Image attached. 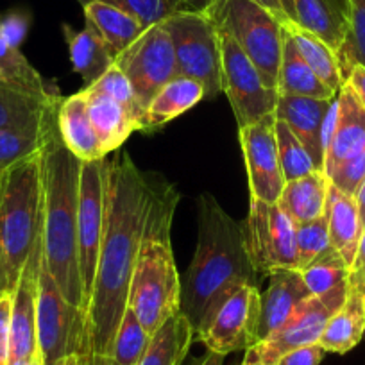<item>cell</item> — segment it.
<instances>
[{
    "mask_svg": "<svg viewBox=\"0 0 365 365\" xmlns=\"http://www.w3.org/2000/svg\"><path fill=\"white\" fill-rule=\"evenodd\" d=\"M149 208V179L128 153L108 165L106 222L86 310V353L111 354Z\"/></svg>",
    "mask_w": 365,
    "mask_h": 365,
    "instance_id": "cell-1",
    "label": "cell"
},
{
    "mask_svg": "<svg viewBox=\"0 0 365 365\" xmlns=\"http://www.w3.org/2000/svg\"><path fill=\"white\" fill-rule=\"evenodd\" d=\"M242 285H258L244 224L227 215L212 194H202L197 201V247L181 279L179 299V312L197 339Z\"/></svg>",
    "mask_w": 365,
    "mask_h": 365,
    "instance_id": "cell-2",
    "label": "cell"
},
{
    "mask_svg": "<svg viewBox=\"0 0 365 365\" xmlns=\"http://www.w3.org/2000/svg\"><path fill=\"white\" fill-rule=\"evenodd\" d=\"M81 167L56 128L40 153L43 262L65 299L86 315L77 244Z\"/></svg>",
    "mask_w": 365,
    "mask_h": 365,
    "instance_id": "cell-3",
    "label": "cell"
},
{
    "mask_svg": "<svg viewBox=\"0 0 365 365\" xmlns=\"http://www.w3.org/2000/svg\"><path fill=\"white\" fill-rule=\"evenodd\" d=\"M149 179V208L142 245L129 283L128 308L150 336L179 314L181 278L170 244V226L179 194L160 175Z\"/></svg>",
    "mask_w": 365,
    "mask_h": 365,
    "instance_id": "cell-4",
    "label": "cell"
},
{
    "mask_svg": "<svg viewBox=\"0 0 365 365\" xmlns=\"http://www.w3.org/2000/svg\"><path fill=\"white\" fill-rule=\"evenodd\" d=\"M41 240L40 153L0 175V296L15 292Z\"/></svg>",
    "mask_w": 365,
    "mask_h": 365,
    "instance_id": "cell-5",
    "label": "cell"
},
{
    "mask_svg": "<svg viewBox=\"0 0 365 365\" xmlns=\"http://www.w3.org/2000/svg\"><path fill=\"white\" fill-rule=\"evenodd\" d=\"M206 15L255 63L267 86L278 91L285 43L283 24L255 0H215Z\"/></svg>",
    "mask_w": 365,
    "mask_h": 365,
    "instance_id": "cell-6",
    "label": "cell"
},
{
    "mask_svg": "<svg viewBox=\"0 0 365 365\" xmlns=\"http://www.w3.org/2000/svg\"><path fill=\"white\" fill-rule=\"evenodd\" d=\"M174 45L178 76L199 81L205 101L222 93V58L215 24L206 13H174L161 20Z\"/></svg>",
    "mask_w": 365,
    "mask_h": 365,
    "instance_id": "cell-7",
    "label": "cell"
},
{
    "mask_svg": "<svg viewBox=\"0 0 365 365\" xmlns=\"http://www.w3.org/2000/svg\"><path fill=\"white\" fill-rule=\"evenodd\" d=\"M36 335L43 365H56L70 354H86V315L65 299L43 258L38 276Z\"/></svg>",
    "mask_w": 365,
    "mask_h": 365,
    "instance_id": "cell-8",
    "label": "cell"
},
{
    "mask_svg": "<svg viewBox=\"0 0 365 365\" xmlns=\"http://www.w3.org/2000/svg\"><path fill=\"white\" fill-rule=\"evenodd\" d=\"M108 165H110V160L103 158L96 161H83V167H81L77 244H79V267L86 310L91 292H93L104 222H106Z\"/></svg>",
    "mask_w": 365,
    "mask_h": 365,
    "instance_id": "cell-9",
    "label": "cell"
},
{
    "mask_svg": "<svg viewBox=\"0 0 365 365\" xmlns=\"http://www.w3.org/2000/svg\"><path fill=\"white\" fill-rule=\"evenodd\" d=\"M347 289H349V279L347 283L322 294V296L308 297L297 307V310L282 329H278L263 342L249 347L245 351L244 360L251 361V364H276L289 351L319 344L331 315L346 301Z\"/></svg>",
    "mask_w": 365,
    "mask_h": 365,
    "instance_id": "cell-10",
    "label": "cell"
},
{
    "mask_svg": "<svg viewBox=\"0 0 365 365\" xmlns=\"http://www.w3.org/2000/svg\"><path fill=\"white\" fill-rule=\"evenodd\" d=\"M219 38L222 58V93H226L233 108L238 129L272 115L278 106V91L267 86L255 63L235 43L233 38L220 31Z\"/></svg>",
    "mask_w": 365,
    "mask_h": 365,
    "instance_id": "cell-11",
    "label": "cell"
},
{
    "mask_svg": "<svg viewBox=\"0 0 365 365\" xmlns=\"http://www.w3.org/2000/svg\"><path fill=\"white\" fill-rule=\"evenodd\" d=\"M115 65L125 73L136 99L145 111L158 91L178 76L174 45L163 22L145 27V31L115 58Z\"/></svg>",
    "mask_w": 365,
    "mask_h": 365,
    "instance_id": "cell-12",
    "label": "cell"
},
{
    "mask_svg": "<svg viewBox=\"0 0 365 365\" xmlns=\"http://www.w3.org/2000/svg\"><path fill=\"white\" fill-rule=\"evenodd\" d=\"M244 227L249 255L258 274L269 276L272 270L297 269L294 222L278 205L251 197Z\"/></svg>",
    "mask_w": 365,
    "mask_h": 365,
    "instance_id": "cell-13",
    "label": "cell"
},
{
    "mask_svg": "<svg viewBox=\"0 0 365 365\" xmlns=\"http://www.w3.org/2000/svg\"><path fill=\"white\" fill-rule=\"evenodd\" d=\"M252 199L276 205L285 187L276 142V115L238 129Z\"/></svg>",
    "mask_w": 365,
    "mask_h": 365,
    "instance_id": "cell-14",
    "label": "cell"
},
{
    "mask_svg": "<svg viewBox=\"0 0 365 365\" xmlns=\"http://www.w3.org/2000/svg\"><path fill=\"white\" fill-rule=\"evenodd\" d=\"M258 319V285H242L224 301L199 340L206 349L222 356L240 349L247 351L256 344Z\"/></svg>",
    "mask_w": 365,
    "mask_h": 365,
    "instance_id": "cell-15",
    "label": "cell"
},
{
    "mask_svg": "<svg viewBox=\"0 0 365 365\" xmlns=\"http://www.w3.org/2000/svg\"><path fill=\"white\" fill-rule=\"evenodd\" d=\"M324 174L365 150V108L344 83L324 122Z\"/></svg>",
    "mask_w": 365,
    "mask_h": 365,
    "instance_id": "cell-16",
    "label": "cell"
},
{
    "mask_svg": "<svg viewBox=\"0 0 365 365\" xmlns=\"http://www.w3.org/2000/svg\"><path fill=\"white\" fill-rule=\"evenodd\" d=\"M43 258V240L36 245L13 292L11 307V358H27L40 353L36 335L38 276Z\"/></svg>",
    "mask_w": 365,
    "mask_h": 365,
    "instance_id": "cell-17",
    "label": "cell"
},
{
    "mask_svg": "<svg viewBox=\"0 0 365 365\" xmlns=\"http://www.w3.org/2000/svg\"><path fill=\"white\" fill-rule=\"evenodd\" d=\"M312 297L297 269H278L269 274V289L259 294L256 344L282 329L303 301ZM255 344V346H256Z\"/></svg>",
    "mask_w": 365,
    "mask_h": 365,
    "instance_id": "cell-18",
    "label": "cell"
},
{
    "mask_svg": "<svg viewBox=\"0 0 365 365\" xmlns=\"http://www.w3.org/2000/svg\"><path fill=\"white\" fill-rule=\"evenodd\" d=\"M335 99V97H333ZM333 99H312L299 96H279L276 118L285 122L314 160L317 170L324 172V122Z\"/></svg>",
    "mask_w": 365,
    "mask_h": 365,
    "instance_id": "cell-19",
    "label": "cell"
},
{
    "mask_svg": "<svg viewBox=\"0 0 365 365\" xmlns=\"http://www.w3.org/2000/svg\"><path fill=\"white\" fill-rule=\"evenodd\" d=\"M294 24L339 52L349 33V0H292Z\"/></svg>",
    "mask_w": 365,
    "mask_h": 365,
    "instance_id": "cell-20",
    "label": "cell"
},
{
    "mask_svg": "<svg viewBox=\"0 0 365 365\" xmlns=\"http://www.w3.org/2000/svg\"><path fill=\"white\" fill-rule=\"evenodd\" d=\"M365 336V290L349 272V289L342 307L331 315L319 346L326 353L346 354Z\"/></svg>",
    "mask_w": 365,
    "mask_h": 365,
    "instance_id": "cell-21",
    "label": "cell"
},
{
    "mask_svg": "<svg viewBox=\"0 0 365 365\" xmlns=\"http://www.w3.org/2000/svg\"><path fill=\"white\" fill-rule=\"evenodd\" d=\"M205 101V88L199 81L185 76H175L153 97L140 118L136 131L154 133L168 122L187 113Z\"/></svg>",
    "mask_w": 365,
    "mask_h": 365,
    "instance_id": "cell-22",
    "label": "cell"
},
{
    "mask_svg": "<svg viewBox=\"0 0 365 365\" xmlns=\"http://www.w3.org/2000/svg\"><path fill=\"white\" fill-rule=\"evenodd\" d=\"M326 220H328L331 247L342 256L346 265L353 269L365 226L361 224L354 197L336 190L331 182H329L328 205H326Z\"/></svg>",
    "mask_w": 365,
    "mask_h": 365,
    "instance_id": "cell-23",
    "label": "cell"
},
{
    "mask_svg": "<svg viewBox=\"0 0 365 365\" xmlns=\"http://www.w3.org/2000/svg\"><path fill=\"white\" fill-rule=\"evenodd\" d=\"M58 131L66 149L81 161H96L106 158L91 125L83 91L73 93L59 103Z\"/></svg>",
    "mask_w": 365,
    "mask_h": 365,
    "instance_id": "cell-24",
    "label": "cell"
},
{
    "mask_svg": "<svg viewBox=\"0 0 365 365\" xmlns=\"http://www.w3.org/2000/svg\"><path fill=\"white\" fill-rule=\"evenodd\" d=\"M81 91L86 99L88 115H90L93 131L99 138L101 149L104 156H108L120 149L131 133L136 131L135 122L129 117L128 110L113 97L91 90V88H84Z\"/></svg>",
    "mask_w": 365,
    "mask_h": 365,
    "instance_id": "cell-25",
    "label": "cell"
},
{
    "mask_svg": "<svg viewBox=\"0 0 365 365\" xmlns=\"http://www.w3.org/2000/svg\"><path fill=\"white\" fill-rule=\"evenodd\" d=\"M328 194V175L321 170H315L303 178L287 181L276 205L290 217L294 224L308 222L326 215Z\"/></svg>",
    "mask_w": 365,
    "mask_h": 365,
    "instance_id": "cell-26",
    "label": "cell"
},
{
    "mask_svg": "<svg viewBox=\"0 0 365 365\" xmlns=\"http://www.w3.org/2000/svg\"><path fill=\"white\" fill-rule=\"evenodd\" d=\"M83 11L86 26L103 38L115 58L145 31V26L135 15L117 8V6L90 2V4L83 6Z\"/></svg>",
    "mask_w": 365,
    "mask_h": 365,
    "instance_id": "cell-27",
    "label": "cell"
},
{
    "mask_svg": "<svg viewBox=\"0 0 365 365\" xmlns=\"http://www.w3.org/2000/svg\"><path fill=\"white\" fill-rule=\"evenodd\" d=\"M63 34L68 45L73 72L83 77L88 86L115 65V56L91 27L86 26L84 29L76 31L68 24H63Z\"/></svg>",
    "mask_w": 365,
    "mask_h": 365,
    "instance_id": "cell-28",
    "label": "cell"
},
{
    "mask_svg": "<svg viewBox=\"0 0 365 365\" xmlns=\"http://www.w3.org/2000/svg\"><path fill=\"white\" fill-rule=\"evenodd\" d=\"M285 29V27H283ZM279 96H299L312 99H333L335 91L322 83L314 70L301 58L299 51L294 45L292 38L285 31V43H283L282 65L278 76Z\"/></svg>",
    "mask_w": 365,
    "mask_h": 365,
    "instance_id": "cell-29",
    "label": "cell"
},
{
    "mask_svg": "<svg viewBox=\"0 0 365 365\" xmlns=\"http://www.w3.org/2000/svg\"><path fill=\"white\" fill-rule=\"evenodd\" d=\"M56 128H58V110L36 124L0 129V175L13 165L41 153Z\"/></svg>",
    "mask_w": 365,
    "mask_h": 365,
    "instance_id": "cell-30",
    "label": "cell"
},
{
    "mask_svg": "<svg viewBox=\"0 0 365 365\" xmlns=\"http://www.w3.org/2000/svg\"><path fill=\"white\" fill-rule=\"evenodd\" d=\"M194 339L190 322L179 312L154 333L138 365H182Z\"/></svg>",
    "mask_w": 365,
    "mask_h": 365,
    "instance_id": "cell-31",
    "label": "cell"
},
{
    "mask_svg": "<svg viewBox=\"0 0 365 365\" xmlns=\"http://www.w3.org/2000/svg\"><path fill=\"white\" fill-rule=\"evenodd\" d=\"M61 101V97L47 99L31 96L27 91L0 81V129L20 128L45 120L58 110Z\"/></svg>",
    "mask_w": 365,
    "mask_h": 365,
    "instance_id": "cell-32",
    "label": "cell"
},
{
    "mask_svg": "<svg viewBox=\"0 0 365 365\" xmlns=\"http://www.w3.org/2000/svg\"><path fill=\"white\" fill-rule=\"evenodd\" d=\"M0 81L27 91L31 96L56 99L61 97L56 84L47 83L41 73L27 61L19 47H13L4 36H0Z\"/></svg>",
    "mask_w": 365,
    "mask_h": 365,
    "instance_id": "cell-33",
    "label": "cell"
},
{
    "mask_svg": "<svg viewBox=\"0 0 365 365\" xmlns=\"http://www.w3.org/2000/svg\"><path fill=\"white\" fill-rule=\"evenodd\" d=\"M285 27L287 34L292 38L294 45L299 51L301 58L307 61V65L310 66L315 72V76L322 81L324 84H328L335 93H339L340 88L344 86V76L342 70H340L339 58H336V52L333 48H329L324 41L319 40L317 36H314L308 31L301 29L296 24H287Z\"/></svg>",
    "mask_w": 365,
    "mask_h": 365,
    "instance_id": "cell-34",
    "label": "cell"
},
{
    "mask_svg": "<svg viewBox=\"0 0 365 365\" xmlns=\"http://www.w3.org/2000/svg\"><path fill=\"white\" fill-rule=\"evenodd\" d=\"M299 272L303 276L308 292L312 296H322V294L347 283L351 269L346 265L342 256L335 249L329 247Z\"/></svg>",
    "mask_w": 365,
    "mask_h": 365,
    "instance_id": "cell-35",
    "label": "cell"
},
{
    "mask_svg": "<svg viewBox=\"0 0 365 365\" xmlns=\"http://www.w3.org/2000/svg\"><path fill=\"white\" fill-rule=\"evenodd\" d=\"M153 336L145 331L136 315L129 308H125V314L122 317L120 326L115 335L113 347H111L110 356L118 365H138L140 360L145 354Z\"/></svg>",
    "mask_w": 365,
    "mask_h": 365,
    "instance_id": "cell-36",
    "label": "cell"
},
{
    "mask_svg": "<svg viewBox=\"0 0 365 365\" xmlns=\"http://www.w3.org/2000/svg\"><path fill=\"white\" fill-rule=\"evenodd\" d=\"M276 142H278L279 165H282L285 182L317 170L314 160L304 149L303 143L290 131L289 125L279 118H276Z\"/></svg>",
    "mask_w": 365,
    "mask_h": 365,
    "instance_id": "cell-37",
    "label": "cell"
},
{
    "mask_svg": "<svg viewBox=\"0 0 365 365\" xmlns=\"http://www.w3.org/2000/svg\"><path fill=\"white\" fill-rule=\"evenodd\" d=\"M336 58L344 81L354 65L365 66V0H349V33Z\"/></svg>",
    "mask_w": 365,
    "mask_h": 365,
    "instance_id": "cell-38",
    "label": "cell"
},
{
    "mask_svg": "<svg viewBox=\"0 0 365 365\" xmlns=\"http://www.w3.org/2000/svg\"><path fill=\"white\" fill-rule=\"evenodd\" d=\"M294 235H296V255L299 270L310 265L317 256L331 247L326 215L308 220V222L294 224Z\"/></svg>",
    "mask_w": 365,
    "mask_h": 365,
    "instance_id": "cell-39",
    "label": "cell"
},
{
    "mask_svg": "<svg viewBox=\"0 0 365 365\" xmlns=\"http://www.w3.org/2000/svg\"><path fill=\"white\" fill-rule=\"evenodd\" d=\"M86 88L101 91V93H106V96L113 97L115 101H118V103L128 110L129 117H131L133 122H135V128L138 125L140 118H142L143 115V108L142 104L138 103V99H136L135 90H133L129 79L117 65L111 66V68L108 70V72H104L96 83L90 84V86Z\"/></svg>",
    "mask_w": 365,
    "mask_h": 365,
    "instance_id": "cell-40",
    "label": "cell"
},
{
    "mask_svg": "<svg viewBox=\"0 0 365 365\" xmlns=\"http://www.w3.org/2000/svg\"><path fill=\"white\" fill-rule=\"evenodd\" d=\"M77 2L81 6H86L90 2H104V4L117 6V8L135 15L145 27L161 22L170 15L165 0H77Z\"/></svg>",
    "mask_w": 365,
    "mask_h": 365,
    "instance_id": "cell-41",
    "label": "cell"
},
{
    "mask_svg": "<svg viewBox=\"0 0 365 365\" xmlns=\"http://www.w3.org/2000/svg\"><path fill=\"white\" fill-rule=\"evenodd\" d=\"M328 179L336 190L344 192L351 197H356L361 182L365 179V150H361L360 154L349 158L336 168H333L328 174Z\"/></svg>",
    "mask_w": 365,
    "mask_h": 365,
    "instance_id": "cell-42",
    "label": "cell"
},
{
    "mask_svg": "<svg viewBox=\"0 0 365 365\" xmlns=\"http://www.w3.org/2000/svg\"><path fill=\"white\" fill-rule=\"evenodd\" d=\"M11 307L13 294L0 296V365H8L11 358Z\"/></svg>",
    "mask_w": 365,
    "mask_h": 365,
    "instance_id": "cell-43",
    "label": "cell"
},
{
    "mask_svg": "<svg viewBox=\"0 0 365 365\" xmlns=\"http://www.w3.org/2000/svg\"><path fill=\"white\" fill-rule=\"evenodd\" d=\"M29 31V16L26 13H9L6 19H0V36H4L13 47H19Z\"/></svg>",
    "mask_w": 365,
    "mask_h": 365,
    "instance_id": "cell-44",
    "label": "cell"
},
{
    "mask_svg": "<svg viewBox=\"0 0 365 365\" xmlns=\"http://www.w3.org/2000/svg\"><path fill=\"white\" fill-rule=\"evenodd\" d=\"M324 353L326 351L319 344H312L289 351L276 361V365H321Z\"/></svg>",
    "mask_w": 365,
    "mask_h": 365,
    "instance_id": "cell-45",
    "label": "cell"
},
{
    "mask_svg": "<svg viewBox=\"0 0 365 365\" xmlns=\"http://www.w3.org/2000/svg\"><path fill=\"white\" fill-rule=\"evenodd\" d=\"M259 6L269 9L283 26L287 24H294V6L292 0H255Z\"/></svg>",
    "mask_w": 365,
    "mask_h": 365,
    "instance_id": "cell-46",
    "label": "cell"
},
{
    "mask_svg": "<svg viewBox=\"0 0 365 365\" xmlns=\"http://www.w3.org/2000/svg\"><path fill=\"white\" fill-rule=\"evenodd\" d=\"M170 15L174 13H208L215 0H165Z\"/></svg>",
    "mask_w": 365,
    "mask_h": 365,
    "instance_id": "cell-47",
    "label": "cell"
},
{
    "mask_svg": "<svg viewBox=\"0 0 365 365\" xmlns=\"http://www.w3.org/2000/svg\"><path fill=\"white\" fill-rule=\"evenodd\" d=\"M346 84L353 90L356 99L365 108V66L354 65L346 77Z\"/></svg>",
    "mask_w": 365,
    "mask_h": 365,
    "instance_id": "cell-48",
    "label": "cell"
},
{
    "mask_svg": "<svg viewBox=\"0 0 365 365\" xmlns=\"http://www.w3.org/2000/svg\"><path fill=\"white\" fill-rule=\"evenodd\" d=\"M351 276L364 287L365 290V231H364V237H361L360 242V249H358V256H356V262H354L353 269H351Z\"/></svg>",
    "mask_w": 365,
    "mask_h": 365,
    "instance_id": "cell-49",
    "label": "cell"
},
{
    "mask_svg": "<svg viewBox=\"0 0 365 365\" xmlns=\"http://www.w3.org/2000/svg\"><path fill=\"white\" fill-rule=\"evenodd\" d=\"M79 365H118L110 354H96L86 353L79 356Z\"/></svg>",
    "mask_w": 365,
    "mask_h": 365,
    "instance_id": "cell-50",
    "label": "cell"
},
{
    "mask_svg": "<svg viewBox=\"0 0 365 365\" xmlns=\"http://www.w3.org/2000/svg\"><path fill=\"white\" fill-rule=\"evenodd\" d=\"M354 201H356V206H358V212H360V219H361V224L365 226V179L364 182H361L360 190H358L356 197H354Z\"/></svg>",
    "mask_w": 365,
    "mask_h": 365,
    "instance_id": "cell-51",
    "label": "cell"
},
{
    "mask_svg": "<svg viewBox=\"0 0 365 365\" xmlns=\"http://www.w3.org/2000/svg\"><path fill=\"white\" fill-rule=\"evenodd\" d=\"M8 365H43V360H41V354L36 353V354H33V356L9 360Z\"/></svg>",
    "mask_w": 365,
    "mask_h": 365,
    "instance_id": "cell-52",
    "label": "cell"
},
{
    "mask_svg": "<svg viewBox=\"0 0 365 365\" xmlns=\"http://www.w3.org/2000/svg\"><path fill=\"white\" fill-rule=\"evenodd\" d=\"M197 365H224V356L222 354H217V353H212V351H208V353L201 358V361H199Z\"/></svg>",
    "mask_w": 365,
    "mask_h": 365,
    "instance_id": "cell-53",
    "label": "cell"
},
{
    "mask_svg": "<svg viewBox=\"0 0 365 365\" xmlns=\"http://www.w3.org/2000/svg\"><path fill=\"white\" fill-rule=\"evenodd\" d=\"M56 365H79V356L77 354H70V356L59 360Z\"/></svg>",
    "mask_w": 365,
    "mask_h": 365,
    "instance_id": "cell-54",
    "label": "cell"
},
{
    "mask_svg": "<svg viewBox=\"0 0 365 365\" xmlns=\"http://www.w3.org/2000/svg\"><path fill=\"white\" fill-rule=\"evenodd\" d=\"M245 364H249V365H276V364H251V361H245Z\"/></svg>",
    "mask_w": 365,
    "mask_h": 365,
    "instance_id": "cell-55",
    "label": "cell"
},
{
    "mask_svg": "<svg viewBox=\"0 0 365 365\" xmlns=\"http://www.w3.org/2000/svg\"><path fill=\"white\" fill-rule=\"evenodd\" d=\"M240 365H249V364H245V361H242V364Z\"/></svg>",
    "mask_w": 365,
    "mask_h": 365,
    "instance_id": "cell-56",
    "label": "cell"
},
{
    "mask_svg": "<svg viewBox=\"0 0 365 365\" xmlns=\"http://www.w3.org/2000/svg\"><path fill=\"white\" fill-rule=\"evenodd\" d=\"M238 365H240V364H238Z\"/></svg>",
    "mask_w": 365,
    "mask_h": 365,
    "instance_id": "cell-57",
    "label": "cell"
},
{
    "mask_svg": "<svg viewBox=\"0 0 365 365\" xmlns=\"http://www.w3.org/2000/svg\"><path fill=\"white\" fill-rule=\"evenodd\" d=\"M364 231H365V230H364Z\"/></svg>",
    "mask_w": 365,
    "mask_h": 365,
    "instance_id": "cell-58",
    "label": "cell"
}]
</instances>
